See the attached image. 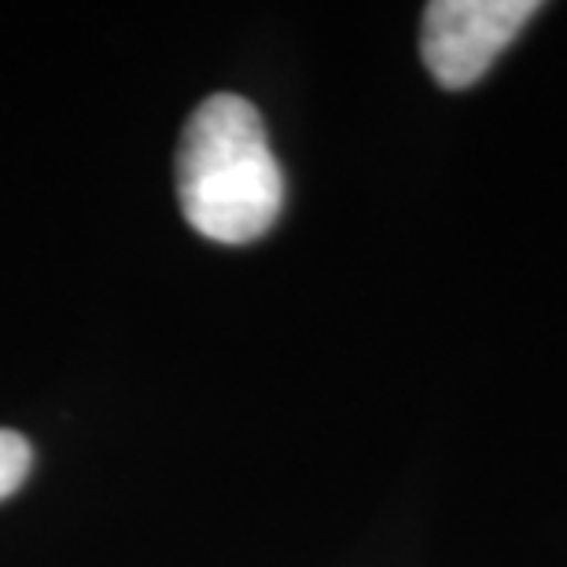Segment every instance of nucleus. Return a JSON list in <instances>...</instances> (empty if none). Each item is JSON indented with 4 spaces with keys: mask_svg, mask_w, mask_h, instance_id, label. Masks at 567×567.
Here are the masks:
<instances>
[{
    "mask_svg": "<svg viewBox=\"0 0 567 567\" xmlns=\"http://www.w3.org/2000/svg\"><path fill=\"white\" fill-rule=\"evenodd\" d=\"M177 199L214 244H255L284 207V174L266 122L244 96L218 93L192 111L177 147Z\"/></svg>",
    "mask_w": 567,
    "mask_h": 567,
    "instance_id": "obj_1",
    "label": "nucleus"
},
{
    "mask_svg": "<svg viewBox=\"0 0 567 567\" xmlns=\"http://www.w3.org/2000/svg\"><path fill=\"white\" fill-rule=\"evenodd\" d=\"M538 0H435L424 8L421 55L442 89H468L491 71L516 33L538 16Z\"/></svg>",
    "mask_w": 567,
    "mask_h": 567,
    "instance_id": "obj_2",
    "label": "nucleus"
},
{
    "mask_svg": "<svg viewBox=\"0 0 567 567\" xmlns=\"http://www.w3.org/2000/svg\"><path fill=\"white\" fill-rule=\"evenodd\" d=\"M30 442L19 431L0 427V502L22 486V480L30 475Z\"/></svg>",
    "mask_w": 567,
    "mask_h": 567,
    "instance_id": "obj_3",
    "label": "nucleus"
}]
</instances>
